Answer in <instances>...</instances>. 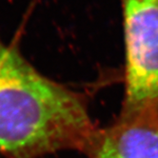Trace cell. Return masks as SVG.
<instances>
[{
  "label": "cell",
  "instance_id": "1",
  "mask_svg": "<svg viewBox=\"0 0 158 158\" xmlns=\"http://www.w3.org/2000/svg\"><path fill=\"white\" fill-rule=\"evenodd\" d=\"M97 128L82 94L36 71L0 38V152L38 158L62 150L87 153Z\"/></svg>",
  "mask_w": 158,
  "mask_h": 158
},
{
  "label": "cell",
  "instance_id": "2",
  "mask_svg": "<svg viewBox=\"0 0 158 158\" xmlns=\"http://www.w3.org/2000/svg\"><path fill=\"white\" fill-rule=\"evenodd\" d=\"M125 47L121 110L158 101V0H120Z\"/></svg>",
  "mask_w": 158,
  "mask_h": 158
},
{
  "label": "cell",
  "instance_id": "3",
  "mask_svg": "<svg viewBox=\"0 0 158 158\" xmlns=\"http://www.w3.org/2000/svg\"><path fill=\"white\" fill-rule=\"evenodd\" d=\"M89 158H158V101L121 110L114 123L97 129Z\"/></svg>",
  "mask_w": 158,
  "mask_h": 158
}]
</instances>
